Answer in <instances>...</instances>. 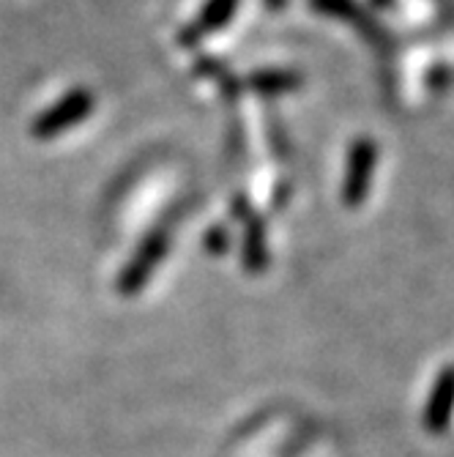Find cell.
Masks as SVG:
<instances>
[{
	"label": "cell",
	"instance_id": "1",
	"mask_svg": "<svg viewBox=\"0 0 454 457\" xmlns=\"http://www.w3.org/2000/svg\"><path fill=\"white\" fill-rule=\"evenodd\" d=\"M94 110V96L88 91H71L69 96H63L53 110H47L41 118H36L33 123V135L36 137H55L66 129H71L74 123H79L82 118H88Z\"/></svg>",
	"mask_w": 454,
	"mask_h": 457
},
{
	"label": "cell",
	"instance_id": "2",
	"mask_svg": "<svg viewBox=\"0 0 454 457\" xmlns=\"http://www.w3.org/2000/svg\"><path fill=\"white\" fill-rule=\"evenodd\" d=\"M376 162H378V148L373 140H356L351 148V159H348V173H345V184H343V200L348 205H359L369 187H373V176H376Z\"/></svg>",
	"mask_w": 454,
	"mask_h": 457
},
{
	"label": "cell",
	"instance_id": "3",
	"mask_svg": "<svg viewBox=\"0 0 454 457\" xmlns=\"http://www.w3.org/2000/svg\"><path fill=\"white\" fill-rule=\"evenodd\" d=\"M164 244H168V238H164L161 230H156L153 236L145 238V244L140 246V253H137V258L132 261V266H129L127 271H123L120 290H127V294H132V290H137V287L145 282L148 271L159 263V258H161V253H164Z\"/></svg>",
	"mask_w": 454,
	"mask_h": 457
},
{
	"label": "cell",
	"instance_id": "4",
	"mask_svg": "<svg viewBox=\"0 0 454 457\" xmlns=\"http://www.w3.org/2000/svg\"><path fill=\"white\" fill-rule=\"evenodd\" d=\"M238 4H241V0H209L205 9H202V14L197 17V22L184 30V36H181L184 45H192V41L202 38L205 33H214V30L225 28Z\"/></svg>",
	"mask_w": 454,
	"mask_h": 457
},
{
	"label": "cell",
	"instance_id": "5",
	"mask_svg": "<svg viewBox=\"0 0 454 457\" xmlns=\"http://www.w3.org/2000/svg\"><path fill=\"white\" fill-rule=\"evenodd\" d=\"M299 86V77L296 74H287V71H263L255 77V88H260L263 94H279V91H291Z\"/></svg>",
	"mask_w": 454,
	"mask_h": 457
},
{
	"label": "cell",
	"instance_id": "6",
	"mask_svg": "<svg viewBox=\"0 0 454 457\" xmlns=\"http://www.w3.org/2000/svg\"><path fill=\"white\" fill-rule=\"evenodd\" d=\"M266 6H268L271 12H277V9H282V6H285V0H266Z\"/></svg>",
	"mask_w": 454,
	"mask_h": 457
}]
</instances>
